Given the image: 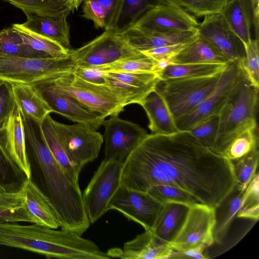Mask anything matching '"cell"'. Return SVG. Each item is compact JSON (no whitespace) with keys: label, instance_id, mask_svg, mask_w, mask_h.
Listing matches in <instances>:
<instances>
[{"label":"cell","instance_id":"31","mask_svg":"<svg viewBox=\"0 0 259 259\" xmlns=\"http://www.w3.org/2000/svg\"><path fill=\"white\" fill-rule=\"evenodd\" d=\"M12 26L39 58H64L70 55L72 49H67L57 41L29 29L22 23L13 24Z\"/></svg>","mask_w":259,"mask_h":259},{"label":"cell","instance_id":"1","mask_svg":"<svg viewBox=\"0 0 259 259\" xmlns=\"http://www.w3.org/2000/svg\"><path fill=\"white\" fill-rule=\"evenodd\" d=\"M120 182L144 192L156 185L175 186L213 208L236 184L232 161L188 131L148 134L124 160Z\"/></svg>","mask_w":259,"mask_h":259},{"label":"cell","instance_id":"43","mask_svg":"<svg viewBox=\"0 0 259 259\" xmlns=\"http://www.w3.org/2000/svg\"><path fill=\"white\" fill-rule=\"evenodd\" d=\"M219 115H213L199 121L188 131L201 145L212 150L219 126Z\"/></svg>","mask_w":259,"mask_h":259},{"label":"cell","instance_id":"53","mask_svg":"<svg viewBox=\"0 0 259 259\" xmlns=\"http://www.w3.org/2000/svg\"><path fill=\"white\" fill-rule=\"evenodd\" d=\"M252 12V19L256 36L258 33L259 0H250Z\"/></svg>","mask_w":259,"mask_h":259},{"label":"cell","instance_id":"45","mask_svg":"<svg viewBox=\"0 0 259 259\" xmlns=\"http://www.w3.org/2000/svg\"><path fill=\"white\" fill-rule=\"evenodd\" d=\"M17 106L12 84L0 80V126Z\"/></svg>","mask_w":259,"mask_h":259},{"label":"cell","instance_id":"46","mask_svg":"<svg viewBox=\"0 0 259 259\" xmlns=\"http://www.w3.org/2000/svg\"><path fill=\"white\" fill-rule=\"evenodd\" d=\"M82 12L83 17L92 21L96 28H106V14L97 0H84Z\"/></svg>","mask_w":259,"mask_h":259},{"label":"cell","instance_id":"42","mask_svg":"<svg viewBox=\"0 0 259 259\" xmlns=\"http://www.w3.org/2000/svg\"><path fill=\"white\" fill-rule=\"evenodd\" d=\"M196 17L220 13L229 0H171Z\"/></svg>","mask_w":259,"mask_h":259},{"label":"cell","instance_id":"17","mask_svg":"<svg viewBox=\"0 0 259 259\" xmlns=\"http://www.w3.org/2000/svg\"><path fill=\"white\" fill-rule=\"evenodd\" d=\"M105 80V85L125 107L133 104L141 105L161 78L152 72H108Z\"/></svg>","mask_w":259,"mask_h":259},{"label":"cell","instance_id":"20","mask_svg":"<svg viewBox=\"0 0 259 259\" xmlns=\"http://www.w3.org/2000/svg\"><path fill=\"white\" fill-rule=\"evenodd\" d=\"M173 251L170 244L161 241L152 230H145L124 243L122 248H111L106 253L110 258L167 259Z\"/></svg>","mask_w":259,"mask_h":259},{"label":"cell","instance_id":"28","mask_svg":"<svg viewBox=\"0 0 259 259\" xmlns=\"http://www.w3.org/2000/svg\"><path fill=\"white\" fill-rule=\"evenodd\" d=\"M17 107L23 118L41 123L52 110L32 84H12Z\"/></svg>","mask_w":259,"mask_h":259},{"label":"cell","instance_id":"16","mask_svg":"<svg viewBox=\"0 0 259 259\" xmlns=\"http://www.w3.org/2000/svg\"><path fill=\"white\" fill-rule=\"evenodd\" d=\"M38 93L49 106L52 112L68 119L84 124L97 130L105 118L82 105L72 97L56 88L47 79L32 84Z\"/></svg>","mask_w":259,"mask_h":259},{"label":"cell","instance_id":"13","mask_svg":"<svg viewBox=\"0 0 259 259\" xmlns=\"http://www.w3.org/2000/svg\"><path fill=\"white\" fill-rule=\"evenodd\" d=\"M163 205L147 192L120 186L109 201L108 209L118 211L145 230H151Z\"/></svg>","mask_w":259,"mask_h":259},{"label":"cell","instance_id":"23","mask_svg":"<svg viewBox=\"0 0 259 259\" xmlns=\"http://www.w3.org/2000/svg\"><path fill=\"white\" fill-rule=\"evenodd\" d=\"M190 206L179 203L163 204L152 231L162 242L170 244L180 231Z\"/></svg>","mask_w":259,"mask_h":259},{"label":"cell","instance_id":"12","mask_svg":"<svg viewBox=\"0 0 259 259\" xmlns=\"http://www.w3.org/2000/svg\"><path fill=\"white\" fill-rule=\"evenodd\" d=\"M214 208L197 203L190 206L185 222L170 245L175 251L181 252L202 246L205 248L214 243Z\"/></svg>","mask_w":259,"mask_h":259},{"label":"cell","instance_id":"54","mask_svg":"<svg viewBox=\"0 0 259 259\" xmlns=\"http://www.w3.org/2000/svg\"><path fill=\"white\" fill-rule=\"evenodd\" d=\"M84 0H73L74 6L75 10H77L80 4L83 3Z\"/></svg>","mask_w":259,"mask_h":259},{"label":"cell","instance_id":"30","mask_svg":"<svg viewBox=\"0 0 259 259\" xmlns=\"http://www.w3.org/2000/svg\"><path fill=\"white\" fill-rule=\"evenodd\" d=\"M229 61L220 55L211 47L198 37L186 42L169 60L170 64L219 63L227 64Z\"/></svg>","mask_w":259,"mask_h":259},{"label":"cell","instance_id":"48","mask_svg":"<svg viewBox=\"0 0 259 259\" xmlns=\"http://www.w3.org/2000/svg\"><path fill=\"white\" fill-rule=\"evenodd\" d=\"M72 71L86 81L97 84H106V72L98 67L75 66Z\"/></svg>","mask_w":259,"mask_h":259},{"label":"cell","instance_id":"44","mask_svg":"<svg viewBox=\"0 0 259 259\" xmlns=\"http://www.w3.org/2000/svg\"><path fill=\"white\" fill-rule=\"evenodd\" d=\"M258 38L252 39L244 48L245 57L241 60L242 69L252 83L259 87Z\"/></svg>","mask_w":259,"mask_h":259},{"label":"cell","instance_id":"36","mask_svg":"<svg viewBox=\"0 0 259 259\" xmlns=\"http://www.w3.org/2000/svg\"><path fill=\"white\" fill-rule=\"evenodd\" d=\"M258 147V126L249 128L229 145L223 156L231 161L239 159Z\"/></svg>","mask_w":259,"mask_h":259},{"label":"cell","instance_id":"51","mask_svg":"<svg viewBox=\"0 0 259 259\" xmlns=\"http://www.w3.org/2000/svg\"><path fill=\"white\" fill-rule=\"evenodd\" d=\"M206 248L200 246L181 252L174 251L170 258L206 259L208 258L204 252Z\"/></svg>","mask_w":259,"mask_h":259},{"label":"cell","instance_id":"21","mask_svg":"<svg viewBox=\"0 0 259 259\" xmlns=\"http://www.w3.org/2000/svg\"><path fill=\"white\" fill-rule=\"evenodd\" d=\"M20 191L34 224L56 229L61 226L58 215L50 199L31 179L24 180Z\"/></svg>","mask_w":259,"mask_h":259},{"label":"cell","instance_id":"40","mask_svg":"<svg viewBox=\"0 0 259 259\" xmlns=\"http://www.w3.org/2000/svg\"><path fill=\"white\" fill-rule=\"evenodd\" d=\"M26 178L0 150V192H19Z\"/></svg>","mask_w":259,"mask_h":259},{"label":"cell","instance_id":"52","mask_svg":"<svg viewBox=\"0 0 259 259\" xmlns=\"http://www.w3.org/2000/svg\"><path fill=\"white\" fill-rule=\"evenodd\" d=\"M104 10L108 27L111 23L118 8L120 0H97Z\"/></svg>","mask_w":259,"mask_h":259},{"label":"cell","instance_id":"7","mask_svg":"<svg viewBox=\"0 0 259 259\" xmlns=\"http://www.w3.org/2000/svg\"><path fill=\"white\" fill-rule=\"evenodd\" d=\"M48 79L60 91L104 118L124 110V105L106 85L86 81L72 71Z\"/></svg>","mask_w":259,"mask_h":259},{"label":"cell","instance_id":"27","mask_svg":"<svg viewBox=\"0 0 259 259\" xmlns=\"http://www.w3.org/2000/svg\"><path fill=\"white\" fill-rule=\"evenodd\" d=\"M221 14L245 48L252 40L250 27L252 12L250 0H229Z\"/></svg>","mask_w":259,"mask_h":259},{"label":"cell","instance_id":"9","mask_svg":"<svg viewBox=\"0 0 259 259\" xmlns=\"http://www.w3.org/2000/svg\"><path fill=\"white\" fill-rule=\"evenodd\" d=\"M123 162L103 159L84 189L82 198L91 224L108 211L109 201L120 185Z\"/></svg>","mask_w":259,"mask_h":259},{"label":"cell","instance_id":"47","mask_svg":"<svg viewBox=\"0 0 259 259\" xmlns=\"http://www.w3.org/2000/svg\"><path fill=\"white\" fill-rule=\"evenodd\" d=\"M20 222L34 224V221L25 205L17 208L0 207V223Z\"/></svg>","mask_w":259,"mask_h":259},{"label":"cell","instance_id":"10","mask_svg":"<svg viewBox=\"0 0 259 259\" xmlns=\"http://www.w3.org/2000/svg\"><path fill=\"white\" fill-rule=\"evenodd\" d=\"M60 143L69 161L80 172L87 163L98 156L103 143V136L82 123L66 124L54 120Z\"/></svg>","mask_w":259,"mask_h":259},{"label":"cell","instance_id":"38","mask_svg":"<svg viewBox=\"0 0 259 259\" xmlns=\"http://www.w3.org/2000/svg\"><path fill=\"white\" fill-rule=\"evenodd\" d=\"M96 67L106 72H152L158 73L157 61L145 55Z\"/></svg>","mask_w":259,"mask_h":259},{"label":"cell","instance_id":"5","mask_svg":"<svg viewBox=\"0 0 259 259\" xmlns=\"http://www.w3.org/2000/svg\"><path fill=\"white\" fill-rule=\"evenodd\" d=\"M223 70L210 75L161 79L154 91L176 119L192 110L213 91Z\"/></svg>","mask_w":259,"mask_h":259},{"label":"cell","instance_id":"32","mask_svg":"<svg viewBox=\"0 0 259 259\" xmlns=\"http://www.w3.org/2000/svg\"><path fill=\"white\" fill-rule=\"evenodd\" d=\"M27 15L67 17L75 9L73 0H3Z\"/></svg>","mask_w":259,"mask_h":259},{"label":"cell","instance_id":"50","mask_svg":"<svg viewBox=\"0 0 259 259\" xmlns=\"http://www.w3.org/2000/svg\"><path fill=\"white\" fill-rule=\"evenodd\" d=\"M25 205V198L20 190L19 192H0V207L17 208Z\"/></svg>","mask_w":259,"mask_h":259},{"label":"cell","instance_id":"33","mask_svg":"<svg viewBox=\"0 0 259 259\" xmlns=\"http://www.w3.org/2000/svg\"><path fill=\"white\" fill-rule=\"evenodd\" d=\"M54 119L48 115L40 123L45 142L56 160L68 177L78 184L79 172L71 164L59 140L54 124Z\"/></svg>","mask_w":259,"mask_h":259},{"label":"cell","instance_id":"34","mask_svg":"<svg viewBox=\"0 0 259 259\" xmlns=\"http://www.w3.org/2000/svg\"><path fill=\"white\" fill-rule=\"evenodd\" d=\"M226 64L219 63L170 64L160 73L161 79L210 75L222 71Z\"/></svg>","mask_w":259,"mask_h":259},{"label":"cell","instance_id":"41","mask_svg":"<svg viewBox=\"0 0 259 259\" xmlns=\"http://www.w3.org/2000/svg\"><path fill=\"white\" fill-rule=\"evenodd\" d=\"M259 178L257 172L244 191L237 217L257 221L259 217Z\"/></svg>","mask_w":259,"mask_h":259},{"label":"cell","instance_id":"2","mask_svg":"<svg viewBox=\"0 0 259 259\" xmlns=\"http://www.w3.org/2000/svg\"><path fill=\"white\" fill-rule=\"evenodd\" d=\"M27 153L37 165L43 192L60 220L61 229L82 235L90 226L79 184L73 182L48 147L40 123L23 118Z\"/></svg>","mask_w":259,"mask_h":259},{"label":"cell","instance_id":"24","mask_svg":"<svg viewBox=\"0 0 259 259\" xmlns=\"http://www.w3.org/2000/svg\"><path fill=\"white\" fill-rule=\"evenodd\" d=\"M245 190L236 184L230 193L214 208V243L222 244L224 241L231 224L237 217Z\"/></svg>","mask_w":259,"mask_h":259},{"label":"cell","instance_id":"22","mask_svg":"<svg viewBox=\"0 0 259 259\" xmlns=\"http://www.w3.org/2000/svg\"><path fill=\"white\" fill-rule=\"evenodd\" d=\"M135 50L143 52L165 46L185 43L197 35V30L162 33L131 27L119 33Z\"/></svg>","mask_w":259,"mask_h":259},{"label":"cell","instance_id":"26","mask_svg":"<svg viewBox=\"0 0 259 259\" xmlns=\"http://www.w3.org/2000/svg\"><path fill=\"white\" fill-rule=\"evenodd\" d=\"M26 16V21L22 24L29 29L49 37L71 50L70 26L67 17L43 16L35 14Z\"/></svg>","mask_w":259,"mask_h":259},{"label":"cell","instance_id":"39","mask_svg":"<svg viewBox=\"0 0 259 259\" xmlns=\"http://www.w3.org/2000/svg\"><path fill=\"white\" fill-rule=\"evenodd\" d=\"M258 148H255L243 157L231 161L236 184L246 190L255 174L258 164Z\"/></svg>","mask_w":259,"mask_h":259},{"label":"cell","instance_id":"11","mask_svg":"<svg viewBox=\"0 0 259 259\" xmlns=\"http://www.w3.org/2000/svg\"><path fill=\"white\" fill-rule=\"evenodd\" d=\"M241 60L229 62L213 91L192 110L175 119L180 131H188L207 117L219 114L240 79Z\"/></svg>","mask_w":259,"mask_h":259},{"label":"cell","instance_id":"25","mask_svg":"<svg viewBox=\"0 0 259 259\" xmlns=\"http://www.w3.org/2000/svg\"><path fill=\"white\" fill-rule=\"evenodd\" d=\"M141 106L147 114L148 127L152 134L169 135L180 131L165 101L154 91L149 94Z\"/></svg>","mask_w":259,"mask_h":259},{"label":"cell","instance_id":"18","mask_svg":"<svg viewBox=\"0 0 259 259\" xmlns=\"http://www.w3.org/2000/svg\"><path fill=\"white\" fill-rule=\"evenodd\" d=\"M198 37L229 61L245 57L244 46L229 27L221 13L204 16L198 24Z\"/></svg>","mask_w":259,"mask_h":259},{"label":"cell","instance_id":"4","mask_svg":"<svg viewBox=\"0 0 259 259\" xmlns=\"http://www.w3.org/2000/svg\"><path fill=\"white\" fill-rule=\"evenodd\" d=\"M258 90L259 87L252 83L242 69L237 85L218 114L219 126L212 151L223 156L237 136L257 126Z\"/></svg>","mask_w":259,"mask_h":259},{"label":"cell","instance_id":"14","mask_svg":"<svg viewBox=\"0 0 259 259\" xmlns=\"http://www.w3.org/2000/svg\"><path fill=\"white\" fill-rule=\"evenodd\" d=\"M119 114L104 120V158L123 162L132 150L148 135L140 125L120 118Z\"/></svg>","mask_w":259,"mask_h":259},{"label":"cell","instance_id":"15","mask_svg":"<svg viewBox=\"0 0 259 259\" xmlns=\"http://www.w3.org/2000/svg\"><path fill=\"white\" fill-rule=\"evenodd\" d=\"M199 23L195 18L171 0L146 12L132 27L141 30L162 33L196 31Z\"/></svg>","mask_w":259,"mask_h":259},{"label":"cell","instance_id":"49","mask_svg":"<svg viewBox=\"0 0 259 259\" xmlns=\"http://www.w3.org/2000/svg\"><path fill=\"white\" fill-rule=\"evenodd\" d=\"M186 43L165 46L147 50L142 53L147 57L156 61L165 59L169 61L170 59L176 55L184 46Z\"/></svg>","mask_w":259,"mask_h":259},{"label":"cell","instance_id":"37","mask_svg":"<svg viewBox=\"0 0 259 259\" xmlns=\"http://www.w3.org/2000/svg\"><path fill=\"white\" fill-rule=\"evenodd\" d=\"M147 192L162 204L179 203L191 206L201 203L188 192L175 186L156 185L151 187Z\"/></svg>","mask_w":259,"mask_h":259},{"label":"cell","instance_id":"6","mask_svg":"<svg viewBox=\"0 0 259 259\" xmlns=\"http://www.w3.org/2000/svg\"><path fill=\"white\" fill-rule=\"evenodd\" d=\"M74 67L70 55L36 58L0 54V80L12 84H33L72 71Z\"/></svg>","mask_w":259,"mask_h":259},{"label":"cell","instance_id":"35","mask_svg":"<svg viewBox=\"0 0 259 259\" xmlns=\"http://www.w3.org/2000/svg\"><path fill=\"white\" fill-rule=\"evenodd\" d=\"M0 54L39 58L12 26L0 30Z\"/></svg>","mask_w":259,"mask_h":259},{"label":"cell","instance_id":"3","mask_svg":"<svg viewBox=\"0 0 259 259\" xmlns=\"http://www.w3.org/2000/svg\"><path fill=\"white\" fill-rule=\"evenodd\" d=\"M0 245L37 253L48 258H110L95 242L76 232L37 224L0 223Z\"/></svg>","mask_w":259,"mask_h":259},{"label":"cell","instance_id":"29","mask_svg":"<svg viewBox=\"0 0 259 259\" xmlns=\"http://www.w3.org/2000/svg\"><path fill=\"white\" fill-rule=\"evenodd\" d=\"M165 0H120L116 13L105 30L119 33L134 25L146 12Z\"/></svg>","mask_w":259,"mask_h":259},{"label":"cell","instance_id":"8","mask_svg":"<svg viewBox=\"0 0 259 259\" xmlns=\"http://www.w3.org/2000/svg\"><path fill=\"white\" fill-rule=\"evenodd\" d=\"M144 55L131 47L119 33L108 29L80 48L72 50L70 56L75 66L96 67Z\"/></svg>","mask_w":259,"mask_h":259},{"label":"cell","instance_id":"19","mask_svg":"<svg viewBox=\"0 0 259 259\" xmlns=\"http://www.w3.org/2000/svg\"><path fill=\"white\" fill-rule=\"evenodd\" d=\"M0 150L26 179L31 178V169L27 153L23 118L17 106L0 126Z\"/></svg>","mask_w":259,"mask_h":259}]
</instances>
